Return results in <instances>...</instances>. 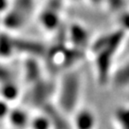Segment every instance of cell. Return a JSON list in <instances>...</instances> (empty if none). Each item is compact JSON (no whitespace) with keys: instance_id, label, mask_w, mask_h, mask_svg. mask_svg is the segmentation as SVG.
I'll return each instance as SVG.
<instances>
[{"instance_id":"277c9868","label":"cell","mask_w":129,"mask_h":129,"mask_svg":"<svg viewBox=\"0 0 129 129\" xmlns=\"http://www.w3.org/2000/svg\"><path fill=\"white\" fill-rule=\"evenodd\" d=\"M10 81H12L11 75L8 73V71H6L4 67L0 66V84L6 83V82H10Z\"/></svg>"},{"instance_id":"5b68a950","label":"cell","mask_w":129,"mask_h":129,"mask_svg":"<svg viewBox=\"0 0 129 129\" xmlns=\"http://www.w3.org/2000/svg\"><path fill=\"white\" fill-rule=\"evenodd\" d=\"M7 7V1L6 0H0V13L5 11Z\"/></svg>"},{"instance_id":"3957f363","label":"cell","mask_w":129,"mask_h":129,"mask_svg":"<svg viewBox=\"0 0 129 129\" xmlns=\"http://www.w3.org/2000/svg\"><path fill=\"white\" fill-rule=\"evenodd\" d=\"M6 100L0 99V119L4 118V117H7L8 113H9V109H8V105Z\"/></svg>"},{"instance_id":"7a4b0ae2","label":"cell","mask_w":129,"mask_h":129,"mask_svg":"<svg viewBox=\"0 0 129 129\" xmlns=\"http://www.w3.org/2000/svg\"><path fill=\"white\" fill-rule=\"evenodd\" d=\"M8 116L10 117L11 123H13L14 125H21L22 123L25 122V115L20 110H14L13 112H9L7 117Z\"/></svg>"},{"instance_id":"6da1fadb","label":"cell","mask_w":129,"mask_h":129,"mask_svg":"<svg viewBox=\"0 0 129 129\" xmlns=\"http://www.w3.org/2000/svg\"><path fill=\"white\" fill-rule=\"evenodd\" d=\"M14 52L13 39L6 35H0V56H8Z\"/></svg>"}]
</instances>
